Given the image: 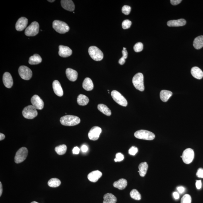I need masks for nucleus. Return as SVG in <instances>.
<instances>
[{"label":"nucleus","mask_w":203,"mask_h":203,"mask_svg":"<svg viewBox=\"0 0 203 203\" xmlns=\"http://www.w3.org/2000/svg\"><path fill=\"white\" fill-rule=\"evenodd\" d=\"M125 62V59L123 58H121L118 61V63L121 65H122L124 64Z\"/></svg>","instance_id":"48"},{"label":"nucleus","mask_w":203,"mask_h":203,"mask_svg":"<svg viewBox=\"0 0 203 203\" xmlns=\"http://www.w3.org/2000/svg\"><path fill=\"white\" fill-rule=\"evenodd\" d=\"M131 11V7L129 6H124L122 8V12L124 14L128 15L129 14Z\"/></svg>","instance_id":"38"},{"label":"nucleus","mask_w":203,"mask_h":203,"mask_svg":"<svg viewBox=\"0 0 203 203\" xmlns=\"http://www.w3.org/2000/svg\"><path fill=\"white\" fill-rule=\"evenodd\" d=\"M172 93L171 91L166 90H162L160 93L161 99L164 102H166L169 98L171 97Z\"/></svg>","instance_id":"28"},{"label":"nucleus","mask_w":203,"mask_h":203,"mask_svg":"<svg viewBox=\"0 0 203 203\" xmlns=\"http://www.w3.org/2000/svg\"><path fill=\"white\" fill-rule=\"evenodd\" d=\"M202 182L201 180H197L196 181V187L197 189H200L202 187Z\"/></svg>","instance_id":"44"},{"label":"nucleus","mask_w":203,"mask_h":203,"mask_svg":"<svg viewBox=\"0 0 203 203\" xmlns=\"http://www.w3.org/2000/svg\"><path fill=\"white\" fill-rule=\"evenodd\" d=\"M67 147L65 145H58L55 148V151L58 154L63 155L66 152Z\"/></svg>","instance_id":"33"},{"label":"nucleus","mask_w":203,"mask_h":203,"mask_svg":"<svg viewBox=\"0 0 203 203\" xmlns=\"http://www.w3.org/2000/svg\"><path fill=\"white\" fill-rule=\"evenodd\" d=\"M52 25L54 29L59 33L65 34L70 30V28L67 23L60 20H54Z\"/></svg>","instance_id":"2"},{"label":"nucleus","mask_w":203,"mask_h":203,"mask_svg":"<svg viewBox=\"0 0 203 203\" xmlns=\"http://www.w3.org/2000/svg\"><path fill=\"white\" fill-rule=\"evenodd\" d=\"M88 150V148L87 145H82V147H81V150H82V152H87Z\"/></svg>","instance_id":"47"},{"label":"nucleus","mask_w":203,"mask_h":203,"mask_svg":"<svg viewBox=\"0 0 203 203\" xmlns=\"http://www.w3.org/2000/svg\"><path fill=\"white\" fill-rule=\"evenodd\" d=\"M143 49V45L141 42H138L135 44L133 46V50L136 52H141Z\"/></svg>","instance_id":"36"},{"label":"nucleus","mask_w":203,"mask_h":203,"mask_svg":"<svg viewBox=\"0 0 203 203\" xmlns=\"http://www.w3.org/2000/svg\"><path fill=\"white\" fill-rule=\"evenodd\" d=\"M148 168V165L146 162H141L140 164L138 166L139 170L138 172L139 173L141 177H144L146 175Z\"/></svg>","instance_id":"26"},{"label":"nucleus","mask_w":203,"mask_h":203,"mask_svg":"<svg viewBox=\"0 0 203 203\" xmlns=\"http://www.w3.org/2000/svg\"><path fill=\"white\" fill-rule=\"evenodd\" d=\"M186 23V20L181 18L177 20H170L167 22V25L169 27H179L184 26Z\"/></svg>","instance_id":"21"},{"label":"nucleus","mask_w":203,"mask_h":203,"mask_svg":"<svg viewBox=\"0 0 203 203\" xmlns=\"http://www.w3.org/2000/svg\"><path fill=\"white\" fill-rule=\"evenodd\" d=\"M104 201L103 203H116L117 199L113 194L107 193L104 196Z\"/></svg>","instance_id":"25"},{"label":"nucleus","mask_w":203,"mask_h":203,"mask_svg":"<svg viewBox=\"0 0 203 203\" xmlns=\"http://www.w3.org/2000/svg\"><path fill=\"white\" fill-rule=\"evenodd\" d=\"M32 105L36 109L41 110L43 109L44 106L43 101L41 98L37 95H34L31 99Z\"/></svg>","instance_id":"13"},{"label":"nucleus","mask_w":203,"mask_h":203,"mask_svg":"<svg viewBox=\"0 0 203 203\" xmlns=\"http://www.w3.org/2000/svg\"><path fill=\"white\" fill-rule=\"evenodd\" d=\"M126 48L125 47H123V50L122 51V53L123 54V57L122 58H123L126 59L127 58L128 53L127 51L126 50Z\"/></svg>","instance_id":"42"},{"label":"nucleus","mask_w":203,"mask_h":203,"mask_svg":"<svg viewBox=\"0 0 203 203\" xmlns=\"http://www.w3.org/2000/svg\"><path fill=\"white\" fill-rule=\"evenodd\" d=\"M182 1L181 0H171L170 1V3L173 6H177Z\"/></svg>","instance_id":"43"},{"label":"nucleus","mask_w":203,"mask_h":203,"mask_svg":"<svg viewBox=\"0 0 203 203\" xmlns=\"http://www.w3.org/2000/svg\"><path fill=\"white\" fill-rule=\"evenodd\" d=\"M134 136L137 138L145 140H152L155 138V135L152 132L145 130H140L134 133Z\"/></svg>","instance_id":"6"},{"label":"nucleus","mask_w":203,"mask_h":203,"mask_svg":"<svg viewBox=\"0 0 203 203\" xmlns=\"http://www.w3.org/2000/svg\"><path fill=\"white\" fill-rule=\"evenodd\" d=\"M58 54L60 57L66 58L70 56L72 54V51L69 47L60 45L59 46Z\"/></svg>","instance_id":"14"},{"label":"nucleus","mask_w":203,"mask_h":203,"mask_svg":"<svg viewBox=\"0 0 203 203\" xmlns=\"http://www.w3.org/2000/svg\"><path fill=\"white\" fill-rule=\"evenodd\" d=\"M124 158V155L121 153H118L116 154V158L114 159L115 162H120L122 161Z\"/></svg>","instance_id":"39"},{"label":"nucleus","mask_w":203,"mask_h":203,"mask_svg":"<svg viewBox=\"0 0 203 203\" xmlns=\"http://www.w3.org/2000/svg\"><path fill=\"white\" fill-rule=\"evenodd\" d=\"M3 192L2 185L1 182H0V196H1Z\"/></svg>","instance_id":"50"},{"label":"nucleus","mask_w":203,"mask_h":203,"mask_svg":"<svg viewBox=\"0 0 203 203\" xmlns=\"http://www.w3.org/2000/svg\"><path fill=\"white\" fill-rule=\"evenodd\" d=\"M98 109L103 114L108 116H110L111 112L110 109L106 105L103 104H99L98 106Z\"/></svg>","instance_id":"31"},{"label":"nucleus","mask_w":203,"mask_h":203,"mask_svg":"<svg viewBox=\"0 0 203 203\" xmlns=\"http://www.w3.org/2000/svg\"><path fill=\"white\" fill-rule=\"evenodd\" d=\"M5 138V135L2 133H0V140L2 141L4 140Z\"/></svg>","instance_id":"51"},{"label":"nucleus","mask_w":203,"mask_h":203,"mask_svg":"<svg viewBox=\"0 0 203 203\" xmlns=\"http://www.w3.org/2000/svg\"><path fill=\"white\" fill-rule=\"evenodd\" d=\"M193 45L196 50H199L203 47V36L201 35L194 39Z\"/></svg>","instance_id":"27"},{"label":"nucleus","mask_w":203,"mask_h":203,"mask_svg":"<svg viewBox=\"0 0 203 203\" xmlns=\"http://www.w3.org/2000/svg\"><path fill=\"white\" fill-rule=\"evenodd\" d=\"M82 87L86 91L92 90L94 88V85L92 80L89 78H86L83 82Z\"/></svg>","instance_id":"24"},{"label":"nucleus","mask_w":203,"mask_h":203,"mask_svg":"<svg viewBox=\"0 0 203 203\" xmlns=\"http://www.w3.org/2000/svg\"><path fill=\"white\" fill-rule=\"evenodd\" d=\"M80 152V149L78 147H75L73 149V153L74 154H78Z\"/></svg>","instance_id":"45"},{"label":"nucleus","mask_w":203,"mask_h":203,"mask_svg":"<svg viewBox=\"0 0 203 203\" xmlns=\"http://www.w3.org/2000/svg\"><path fill=\"white\" fill-rule=\"evenodd\" d=\"M66 73L67 78L69 80L73 82L77 80L78 76L77 71L72 69L68 68L66 70Z\"/></svg>","instance_id":"20"},{"label":"nucleus","mask_w":203,"mask_h":203,"mask_svg":"<svg viewBox=\"0 0 203 203\" xmlns=\"http://www.w3.org/2000/svg\"><path fill=\"white\" fill-rule=\"evenodd\" d=\"M28 23V20L25 17H22L18 19L16 25V30L18 31H21L25 29Z\"/></svg>","instance_id":"15"},{"label":"nucleus","mask_w":203,"mask_h":203,"mask_svg":"<svg viewBox=\"0 0 203 203\" xmlns=\"http://www.w3.org/2000/svg\"><path fill=\"white\" fill-rule=\"evenodd\" d=\"M132 25V22L129 20H125L122 23V27L123 29H128L130 28Z\"/></svg>","instance_id":"37"},{"label":"nucleus","mask_w":203,"mask_h":203,"mask_svg":"<svg viewBox=\"0 0 203 203\" xmlns=\"http://www.w3.org/2000/svg\"><path fill=\"white\" fill-rule=\"evenodd\" d=\"M132 81L133 86L137 90L141 91H143L145 90L144 77L143 74L140 73L137 74L133 78Z\"/></svg>","instance_id":"3"},{"label":"nucleus","mask_w":203,"mask_h":203,"mask_svg":"<svg viewBox=\"0 0 203 203\" xmlns=\"http://www.w3.org/2000/svg\"><path fill=\"white\" fill-rule=\"evenodd\" d=\"M177 189L179 192L181 194L182 193L185 191V189L183 187H179L177 188Z\"/></svg>","instance_id":"46"},{"label":"nucleus","mask_w":203,"mask_h":203,"mask_svg":"<svg viewBox=\"0 0 203 203\" xmlns=\"http://www.w3.org/2000/svg\"><path fill=\"white\" fill-rule=\"evenodd\" d=\"M182 161L186 164H189L193 161L194 158V153L193 150L191 148H187L183 152Z\"/></svg>","instance_id":"11"},{"label":"nucleus","mask_w":203,"mask_h":203,"mask_svg":"<svg viewBox=\"0 0 203 203\" xmlns=\"http://www.w3.org/2000/svg\"><path fill=\"white\" fill-rule=\"evenodd\" d=\"M39 25L36 22H34L27 28L25 31L27 36H34L38 33Z\"/></svg>","instance_id":"9"},{"label":"nucleus","mask_w":203,"mask_h":203,"mask_svg":"<svg viewBox=\"0 0 203 203\" xmlns=\"http://www.w3.org/2000/svg\"><path fill=\"white\" fill-rule=\"evenodd\" d=\"M61 124L66 126H74L80 123V118L72 115H66L60 118Z\"/></svg>","instance_id":"1"},{"label":"nucleus","mask_w":203,"mask_h":203,"mask_svg":"<svg viewBox=\"0 0 203 203\" xmlns=\"http://www.w3.org/2000/svg\"><path fill=\"white\" fill-rule=\"evenodd\" d=\"M127 181L125 179H121L116 181H115L113 184V186L120 190L124 189L127 185Z\"/></svg>","instance_id":"22"},{"label":"nucleus","mask_w":203,"mask_h":203,"mask_svg":"<svg viewBox=\"0 0 203 203\" xmlns=\"http://www.w3.org/2000/svg\"><path fill=\"white\" fill-rule=\"evenodd\" d=\"M111 95L113 100L118 104L123 106H127V101L124 96L118 91L116 90L112 91Z\"/></svg>","instance_id":"7"},{"label":"nucleus","mask_w":203,"mask_h":203,"mask_svg":"<svg viewBox=\"0 0 203 203\" xmlns=\"http://www.w3.org/2000/svg\"><path fill=\"white\" fill-rule=\"evenodd\" d=\"M18 73L22 78L25 80H30L33 75L31 70L29 68L25 66L20 67L18 69Z\"/></svg>","instance_id":"10"},{"label":"nucleus","mask_w":203,"mask_h":203,"mask_svg":"<svg viewBox=\"0 0 203 203\" xmlns=\"http://www.w3.org/2000/svg\"><path fill=\"white\" fill-rule=\"evenodd\" d=\"M48 1L49 2H54V1H55V0H53V1H50V0H48Z\"/></svg>","instance_id":"52"},{"label":"nucleus","mask_w":203,"mask_h":203,"mask_svg":"<svg viewBox=\"0 0 203 203\" xmlns=\"http://www.w3.org/2000/svg\"><path fill=\"white\" fill-rule=\"evenodd\" d=\"M61 182L60 179L53 178L50 179L48 182V185L51 187H57L61 185Z\"/></svg>","instance_id":"32"},{"label":"nucleus","mask_w":203,"mask_h":203,"mask_svg":"<svg viewBox=\"0 0 203 203\" xmlns=\"http://www.w3.org/2000/svg\"><path fill=\"white\" fill-rule=\"evenodd\" d=\"M89 102V99L87 96L83 94H79L77 98V102L80 105L85 106L87 105Z\"/></svg>","instance_id":"30"},{"label":"nucleus","mask_w":203,"mask_h":203,"mask_svg":"<svg viewBox=\"0 0 203 203\" xmlns=\"http://www.w3.org/2000/svg\"><path fill=\"white\" fill-rule=\"evenodd\" d=\"M24 117L28 119H33L38 115L37 109L32 105L25 107L22 111Z\"/></svg>","instance_id":"5"},{"label":"nucleus","mask_w":203,"mask_h":203,"mask_svg":"<svg viewBox=\"0 0 203 203\" xmlns=\"http://www.w3.org/2000/svg\"><path fill=\"white\" fill-rule=\"evenodd\" d=\"M196 176L200 178H203V169L200 168L198 169Z\"/></svg>","instance_id":"41"},{"label":"nucleus","mask_w":203,"mask_h":203,"mask_svg":"<svg viewBox=\"0 0 203 203\" xmlns=\"http://www.w3.org/2000/svg\"><path fill=\"white\" fill-rule=\"evenodd\" d=\"M89 53L91 58L96 61H100L104 57V54L98 47L91 46L89 49Z\"/></svg>","instance_id":"4"},{"label":"nucleus","mask_w":203,"mask_h":203,"mask_svg":"<svg viewBox=\"0 0 203 203\" xmlns=\"http://www.w3.org/2000/svg\"><path fill=\"white\" fill-rule=\"evenodd\" d=\"M28 154V149L25 147H22L16 152L14 158L15 162L17 164L21 163L25 160Z\"/></svg>","instance_id":"8"},{"label":"nucleus","mask_w":203,"mask_h":203,"mask_svg":"<svg viewBox=\"0 0 203 203\" xmlns=\"http://www.w3.org/2000/svg\"><path fill=\"white\" fill-rule=\"evenodd\" d=\"M191 74L195 78L201 79L203 77V72L202 70L199 67H194L192 68L191 70Z\"/></svg>","instance_id":"23"},{"label":"nucleus","mask_w":203,"mask_h":203,"mask_svg":"<svg viewBox=\"0 0 203 203\" xmlns=\"http://www.w3.org/2000/svg\"><path fill=\"white\" fill-rule=\"evenodd\" d=\"M173 195L174 197L176 199H178L179 198V195L178 193L177 192H175L173 193Z\"/></svg>","instance_id":"49"},{"label":"nucleus","mask_w":203,"mask_h":203,"mask_svg":"<svg viewBox=\"0 0 203 203\" xmlns=\"http://www.w3.org/2000/svg\"><path fill=\"white\" fill-rule=\"evenodd\" d=\"M191 202H192V198L188 194L184 195L181 199V203H191Z\"/></svg>","instance_id":"35"},{"label":"nucleus","mask_w":203,"mask_h":203,"mask_svg":"<svg viewBox=\"0 0 203 203\" xmlns=\"http://www.w3.org/2000/svg\"><path fill=\"white\" fill-rule=\"evenodd\" d=\"M102 173L99 170H95L90 173L88 175V179L91 182H96L98 181L102 176Z\"/></svg>","instance_id":"17"},{"label":"nucleus","mask_w":203,"mask_h":203,"mask_svg":"<svg viewBox=\"0 0 203 203\" xmlns=\"http://www.w3.org/2000/svg\"><path fill=\"white\" fill-rule=\"evenodd\" d=\"M52 87L55 94L59 97H62L63 95V91L60 82L58 81L55 80L52 84Z\"/></svg>","instance_id":"18"},{"label":"nucleus","mask_w":203,"mask_h":203,"mask_svg":"<svg viewBox=\"0 0 203 203\" xmlns=\"http://www.w3.org/2000/svg\"><path fill=\"white\" fill-rule=\"evenodd\" d=\"M42 62V58L38 54H35L30 58L29 63L31 65H36Z\"/></svg>","instance_id":"29"},{"label":"nucleus","mask_w":203,"mask_h":203,"mask_svg":"<svg viewBox=\"0 0 203 203\" xmlns=\"http://www.w3.org/2000/svg\"><path fill=\"white\" fill-rule=\"evenodd\" d=\"M130 195L132 198L135 200H140L141 199V195L139 192L136 189H133L130 193Z\"/></svg>","instance_id":"34"},{"label":"nucleus","mask_w":203,"mask_h":203,"mask_svg":"<svg viewBox=\"0 0 203 203\" xmlns=\"http://www.w3.org/2000/svg\"><path fill=\"white\" fill-rule=\"evenodd\" d=\"M101 132V128L99 127H93L89 131L88 133V137L90 140L96 141L99 139Z\"/></svg>","instance_id":"12"},{"label":"nucleus","mask_w":203,"mask_h":203,"mask_svg":"<svg viewBox=\"0 0 203 203\" xmlns=\"http://www.w3.org/2000/svg\"><path fill=\"white\" fill-rule=\"evenodd\" d=\"M3 84L6 88H11L12 87L13 81L11 74L9 72L5 73L3 76Z\"/></svg>","instance_id":"16"},{"label":"nucleus","mask_w":203,"mask_h":203,"mask_svg":"<svg viewBox=\"0 0 203 203\" xmlns=\"http://www.w3.org/2000/svg\"><path fill=\"white\" fill-rule=\"evenodd\" d=\"M61 3L62 8L67 11H73L75 9L73 2L71 0H62Z\"/></svg>","instance_id":"19"},{"label":"nucleus","mask_w":203,"mask_h":203,"mask_svg":"<svg viewBox=\"0 0 203 203\" xmlns=\"http://www.w3.org/2000/svg\"><path fill=\"white\" fill-rule=\"evenodd\" d=\"M31 203H39L36 202V201H33V202H32Z\"/></svg>","instance_id":"53"},{"label":"nucleus","mask_w":203,"mask_h":203,"mask_svg":"<svg viewBox=\"0 0 203 203\" xmlns=\"http://www.w3.org/2000/svg\"><path fill=\"white\" fill-rule=\"evenodd\" d=\"M138 151V148L134 146H132L129 150V153L130 155L134 156Z\"/></svg>","instance_id":"40"}]
</instances>
